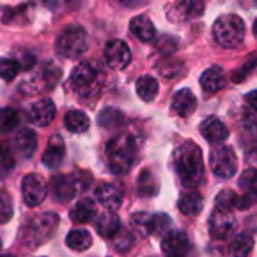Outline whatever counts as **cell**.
<instances>
[{"label":"cell","mask_w":257,"mask_h":257,"mask_svg":"<svg viewBox=\"0 0 257 257\" xmlns=\"http://www.w3.org/2000/svg\"><path fill=\"white\" fill-rule=\"evenodd\" d=\"M0 249H2V240H0Z\"/></svg>","instance_id":"cell-46"},{"label":"cell","mask_w":257,"mask_h":257,"mask_svg":"<svg viewBox=\"0 0 257 257\" xmlns=\"http://www.w3.org/2000/svg\"><path fill=\"white\" fill-rule=\"evenodd\" d=\"M14 215V204L10 192L0 189V224H7Z\"/></svg>","instance_id":"cell-34"},{"label":"cell","mask_w":257,"mask_h":257,"mask_svg":"<svg viewBox=\"0 0 257 257\" xmlns=\"http://www.w3.org/2000/svg\"><path fill=\"white\" fill-rule=\"evenodd\" d=\"M77 186L79 182L74 177V174H61V176H55L50 182V188H52V194L53 198L59 203H67L70 201L76 192H77Z\"/></svg>","instance_id":"cell-14"},{"label":"cell","mask_w":257,"mask_h":257,"mask_svg":"<svg viewBox=\"0 0 257 257\" xmlns=\"http://www.w3.org/2000/svg\"><path fill=\"white\" fill-rule=\"evenodd\" d=\"M95 227H97V231H98L100 236H103V237H113L115 233L121 228L119 218L112 210L104 212V213H101L98 216Z\"/></svg>","instance_id":"cell-25"},{"label":"cell","mask_w":257,"mask_h":257,"mask_svg":"<svg viewBox=\"0 0 257 257\" xmlns=\"http://www.w3.org/2000/svg\"><path fill=\"white\" fill-rule=\"evenodd\" d=\"M131 32L143 43H150L156 37V28L147 16H138L132 19Z\"/></svg>","instance_id":"cell-22"},{"label":"cell","mask_w":257,"mask_h":257,"mask_svg":"<svg viewBox=\"0 0 257 257\" xmlns=\"http://www.w3.org/2000/svg\"><path fill=\"white\" fill-rule=\"evenodd\" d=\"M200 132L210 144H221L228 138V128L216 116H207L200 125Z\"/></svg>","instance_id":"cell-16"},{"label":"cell","mask_w":257,"mask_h":257,"mask_svg":"<svg viewBox=\"0 0 257 257\" xmlns=\"http://www.w3.org/2000/svg\"><path fill=\"white\" fill-rule=\"evenodd\" d=\"M14 167H16V159L10 146L0 140V173H10Z\"/></svg>","instance_id":"cell-39"},{"label":"cell","mask_w":257,"mask_h":257,"mask_svg":"<svg viewBox=\"0 0 257 257\" xmlns=\"http://www.w3.org/2000/svg\"><path fill=\"white\" fill-rule=\"evenodd\" d=\"M98 124L101 127H106V128H112V127H116L122 122L124 116L122 113L118 110V109H113V107H107L104 110H101V113L98 115Z\"/></svg>","instance_id":"cell-33"},{"label":"cell","mask_w":257,"mask_h":257,"mask_svg":"<svg viewBox=\"0 0 257 257\" xmlns=\"http://www.w3.org/2000/svg\"><path fill=\"white\" fill-rule=\"evenodd\" d=\"M252 246H254L252 237L248 233H240L231 240L228 251L231 257H246L252 251Z\"/></svg>","instance_id":"cell-29"},{"label":"cell","mask_w":257,"mask_h":257,"mask_svg":"<svg viewBox=\"0 0 257 257\" xmlns=\"http://www.w3.org/2000/svg\"><path fill=\"white\" fill-rule=\"evenodd\" d=\"M67 245L74 249V251H85L91 246L92 243V236L88 230L85 228H76V230H71L68 234H67V239H65Z\"/></svg>","instance_id":"cell-26"},{"label":"cell","mask_w":257,"mask_h":257,"mask_svg":"<svg viewBox=\"0 0 257 257\" xmlns=\"http://www.w3.org/2000/svg\"><path fill=\"white\" fill-rule=\"evenodd\" d=\"M0 257H17V255H13V254H4V255H0Z\"/></svg>","instance_id":"cell-45"},{"label":"cell","mask_w":257,"mask_h":257,"mask_svg":"<svg viewBox=\"0 0 257 257\" xmlns=\"http://www.w3.org/2000/svg\"><path fill=\"white\" fill-rule=\"evenodd\" d=\"M213 38L224 49H236L245 38V23L239 16H221L213 25Z\"/></svg>","instance_id":"cell-3"},{"label":"cell","mask_w":257,"mask_h":257,"mask_svg":"<svg viewBox=\"0 0 257 257\" xmlns=\"http://www.w3.org/2000/svg\"><path fill=\"white\" fill-rule=\"evenodd\" d=\"M240 195H237V209H248L257 203V170L248 168L239 177Z\"/></svg>","instance_id":"cell-9"},{"label":"cell","mask_w":257,"mask_h":257,"mask_svg":"<svg viewBox=\"0 0 257 257\" xmlns=\"http://www.w3.org/2000/svg\"><path fill=\"white\" fill-rule=\"evenodd\" d=\"M88 49L86 32L79 25H70L59 34L56 40V52L67 59H76L82 56Z\"/></svg>","instance_id":"cell-6"},{"label":"cell","mask_w":257,"mask_h":257,"mask_svg":"<svg viewBox=\"0 0 257 257\" xmlns=\"http://www.w3.org/2000/svg\"><path fill=\"white\" fill-rule=\"evenodd\" d=\"M59 225V216L56 213L35 215L23 230V243L28 246H40L46 243L56 231Z\"/></svg>","instance_id":"cell-4"},{"label":"cell","mask_w":257,"mask_h":257,"mask_svg":"<svg viewBox=\"0 0 257 257\" xmlns=\"http://www.w3.org/2000/svg\"><path fill=\"white\" fill-rule=\"evenodd\" d=\"M204 201L198 192H188L179 200V210L186 216H198L203 210Z\"/></svg>","instance_id":"cell-24"},{"label":"cell","mask_w":257,"mask_h":257,"mask_svg":"<svg viewBox=\"0 0 257 257\" xmlns=\"http://www.w3.org/2000/svg\"><path fill=\"white\" fill-rule=\"evenodd\" d=\"M204 13V0H176L168 11V17L173 22H189L201 17Z\"/></svg>","instance_id":"cell-11"},{"label":"cell","mask_w":257,"mask_h":257,"mask_svg":"<svg viewBox=\"0 0 257 257\" xmlns=\"http://www.w3.org/2000/svg\"><path fill=\"white\" fill-rule=\"evenodd\" d=\"M210 236L216 240H225L236 230V219L231 210L215 209L209 221Z\"/></svg>","instance_id":"cell-8"},{"label":"cell","mask_w":257,"mask_h":257,"mask_svg":"<svg viewBox=\"0 0 257 257\" xmlns=\"http://www.w3.org/2000/svg\"><path fill=\"white\" fill-rule=\"evenodd\" d=\"M65 158V144L62 141L61 137H53L43 155V164L50 168V170H56L62 165Z\"/></svg>","instance_id":"cell-19"},{"label":"cell","mask_w":257,"mask_h":257,"mask_svg":"<svg viewBox=\"0 0 257 257\" xmlns=\"http://www.w3.org/2000/svg\"><path fill=\"white\" fill-rule=\"evenodd\" d=\"M65 127L71 134H83L89 127V118L82 110H70L65 115Z\"/></svg>","instance_id":"cell-27"},{"label":"cell","mask_w":257,"mask_h":257,"mask_svg":"<svg viewBox=\"0 0 257 257\" xmlns=\"http://www.w3.org/2000/svg\"><path fill=\"white\" fill-rule=\"evenodd\" d=\"M131 221H132V225L135 227V230L140 231L141 236L150 234V228H152V215L150 213L138 212V213L132 215Z\"/></svg>","instance_id":"cell-38"},{"label":"cell","mask_w":257,"mask_h":257,"mask_svg":"<svg viewBox=\"0 0 257 257\" xmlns=\"http://www.w3.org/2000/svg\"><path fill=\"white\" fill-rule=\"evenodd\" d=\"M14 146H16V150L20 153V156H23L26 159L32 158L37 150V146H38L37 134L32 131V128H22V131L16 135Z\"/></svg>","instance_id":"cell-20"},{"label":"cell","mask_w":257,"mask_h":257,"mask_svg":"<svg viewBox=\"0 0 257 257\" xmlns=\"http://www.w3.org/2000/svg\"><path fill=\"white\" fill-rule=\"evenodd\" d=\"M171 228V219L167 213H156L152 215V228H150V234L155 236H162L167 234Z\"/></svg>","instance_id":"cell-35"},{"label":"cell","mask_w":257,"mask_h":257,"mask_svg":"<svg viewBox=\"0 0 257 257\" xmlns=\"http://www.w3.org/2000/svg\"><path fill=\"white\" fill-rule=\"evenodd\" d=\"M112 242H113V248L119 252H125L128 251L132 246H134V234L128 231L127 228H119L115 236L112 237Z\"/></svg>","instance_id":"cell-32"},{"label":"cell","mask_w":257,"mask_h":257,"mask_svg":"<svg viewBox=\"0 0 257 257\" xmlns=\"http://www.w3.org/2000/svg\"><path fill=\"white\" fill-rule=\"evenodd\" d=\"M171 107L179 116H183V118L191 116L194 113V110L197 109V98L191 89L183 88L174 94Z\"/></svg>","instance_id":"cell-18"},{"label":"cell","mask_w":257,"mask_h":257,"mask_svg":"<svg viewBox=\"0 0 257 257\" xmlns=\"http://www.w3.org/2000/svg\"><path fill=\"white\" fill-rule=\"evenodd\" d=\"M245 100H246V103H248L252 109H257V89H254V91H251L249 94H246V95H245Z\"/></svg>","instance_id":"cell-41"},{"label":"cell","mask_w":257,"mask_h":257,"mask_svg":"<svg viewBox=\"0 0 257 257\" xmlns=\"http://www.w3.org/2000/svg\"><path fill=\"white\" fill-rule=\"evenodd\" d=\"M95 197L104 207H107L109 210H115L121 206L124 200V188L116 182L101 183L95 189Z\"/></svg>","instance_id":"cell-15"},{"label":"cell","mask_w":257,"mask_h":257,"mask_svg":"<svg viewBox=\"0 0 257 257\" xmlns=\"http://www.w3.org/2000/svg\"><path fill=\"white\" fill-rule=\"evenodd\" d=\"M71 85L79 95L92 97L103 85V73L91 62H80L71 73Z\"/></svg>","instance_id":"cell-5"},{"label":"cell","mask_w":257,"mask_h":257,"mask_svg":"<svg viewBox=\"0 0 257 257\" xmlns=\"http://www.w3.org/2000/svg\"><path fill=\"white\" fill-rule=\"evenodd\" d=\"M97 215V209H95V203L91 200V198H83L80 200L74 209L70 212V216L74 222H79V224H86V222H91Z\"/></svg>","instance_id":"cell-23"},{"label":"cell","mask_w":257,"mask_h":257,"mask_svg":"<svg viewBox=\"0 0 257 257\" xmlns=\"http://www.w3.org/2000/svg\"><path fill=\"white\" fill-rule=\"evenodd\" d=\"M41 2L49 8V10H55L58 7V2L59 0H41Z\"/></svg>","instance_id":"cell-42"},{"label":"cell","mask_w":257,"mask_h":257,"mask_svg":"<svg viewBox=\"0 0 257 257\" xmlns=\"http://www.w3.org/2000/svg\"><path fill=\"white\" fill-rule=\"evenodd\" d=\"M159 189V183L150 170H143L138 177V192L143 197H153Z\"/></svg>","instance_id":"cell-30"},{"label":"cell","mask_w":257,"mask_h":257,"mask_svg":"<svg viewBox=\"0 0 257 257\" xmlns=\"http://www.w3.org/2000/svg\"><path fill=\"white\" fill-rule=\"evenodd\" d=\"M104 58L110 68L124 70L132 61V53L128 46L121 40H112L104 47Z\"/></svg>","instance_id":"cell-12"},{"label":"cell","mask_w":257,"mask_h":257,"mask_svg":"<svg viewBox=\"0 0 257 257\" xmlns=\"http://www.w3.org/2000/svg\"><path fill=\"white\" fill-rule=\"evenodd\" d=\"M174 170L185 188H197L204 179L201 149L195 143H185L174 152Z\"/></svg>","instance_id":"cell-1"},{"label":"cell","mask_w":257,"mask_h":257,"mask_svg":"<svg viewBox=\"0 0 257 257\" xmlns=\"http://www.w3.org/2000/svg\"><path fill=\"white\" fill-rule=\"evenodd\" d=\"M165 257H186L189 252V237L183 230H170L162 239Z\"/></svg>","instance_id":"cell-13"},{"label":"cell","mask_w":257,"mask_h":257,"mask_svg":"<svg viewBox=\"0 0 257 257\" xmlns=\"http://www.w3.org/2000/svg\"><path fill=\"white\" fill-rule=\"evenodd\" d=\"M122 4H125V5H131V4H134V2H137V0H121Z\"/></svg>","instance_id":"cell-44"},{"label":"cell","mask_w":257,"mask_h":257,"mask_svg":"<svg viewBox=\"0 0 257 257\" xmlns=\"http://www.w3.org/2000/svg\"><path fill=\"white\" fill-rule=\"evenodd\" d=\"M56 115V106L50 98H41L35 101L29 110V118L37 125H47L55 119Z\"/></svg>","instance_id":"cell-17"},{"label":"cell","mask_w":257,"mask_h":257,"mask_svg":"<svg viewBox=\"0 0 257 257\" xmlns=\"http://www.w3.org/2000/svg\"><path fill=\"white\" fill-rule=\"evenodd\" d=\"M216 209L221 210H231L233 207L237 206V194L231 189H222L218 195H216Z\"/></svg>","instance_id":"cell-37"},{"label":"cell","mask_w":257,"mask_h":257,"mask_svg":"<svg viewBox=\"0 0 257 257\" xmlns=\"http://www.w3.org/2000/svg\"><path fill=\"white\" fill-rule=\"evenodd\" d=\"M22 192H23L25 203L29 207H35L41 204L47 197V186L44 179L38 174H28L23 179Z\"/></svg>","instance_id":"cell-10"},{"label":"cell","mask_w":257,"mask_h":257,"mask_svg":"<svg viewBox=\"0 0 257 257\" xmlns=\"http://www.w3.org/2000/svg\"><path fill=\"white\" fill-rule=\"evenodd\" d=\"M137 92L144 101H152L159 92V83L152 76H141L137 80Z\"/></svg>","instance_id":"cell-28"},{"label":"cell","mask_w":257,"mask_h":257,"mask_svg":"<svg viewBox=\"0 0 257 257\" xmlns=\"http://www.w3.org/2000/svg\"><path fill=\"white\" fill-rule=\"evenodd\" d=\"M20 64L16 61V59H11V58H4L0 59V77L7 82H11L16 79V76L19 74L20 71Z\"/></svg>","instance_id":"cell-36"},{"label":"cell","mask_w":257,"mask_h":257,"mask_svg":"<svg viewBox=\"0 0 257 257\" xmlns=\"http://www.w3.org/2000/svg\"><path fill=\"white\" fill-rule=\"evenodd\" d=\"M225 73L221 67H210L207 68L203 74H201V79H200V83H201V88L212 94V92H218L221 91L224 86H225Z\"/></svg>","instance_id":"cell-21"},{"label":"cell","mask_w":257,"mask_h":257,"mask_svg":"<svg viewBox=\"0 0 257 257\" xmlns=\"http://www.w3.org/2000/svg\"><path fill=\"white\" fill-rule=\"evenodd\" d=\"M19 125V113L11 107L0 109V134H10Z\"/></svg>","instance_id":"cell-31"},{"label":"cell","mask_w":257,"mask_h":257,"mask_svg":"<svg viewBox=\"0 0 257 257\" xmlns=\"http://www.w3.org/2000/svg\"><path fill=\"white\" fill-rule=\"evenodd\" d=\"M252 34H254V37L257 38V19H255V22H254V25H252Z\"/></svg>","instance_id":"cell-43"},{"label":"cell","mask_w":257,"mask_h":257,"mask_svg":"<svg viewBox=\"0 0 257 257\" xmlns=\"http://www.w3.org/2000/svg\"><path fill=\"white\" fill-rule=\"evenodd\" d=\"M210 168L219 179H231L237 171V158L231 147L216 146L210 152Z\"/></svg>","instance_id":"cell-7"},{"label":"cell","mask_w":257,"mask_h":257,"mask_svg":"<svg viewBox=\"0 0 257 257\" xmlns=\"http://www.w3.org/2000/svg\"><path fill=\"white\" fill-rule=\"evenodd\" d=\"M243 122L248 128H257V109H246L243 112Z\"/></svg>","instance_id":"cell-40"},{"label":"cell","mask_w":257,"mask_h":257,"mask_svg":"<svg viewBox=\"0 0 257 257\" xmlns=\"http://www.w3.org/2000/svg\"><path fill=\"white\" fill-rule=\"evenodd\" d=\"M106 159L112 173L125 174L137 161V143L131 135H118L106 147Z\"/></svg>","instance_id":"cell-2"}]
</instances>
